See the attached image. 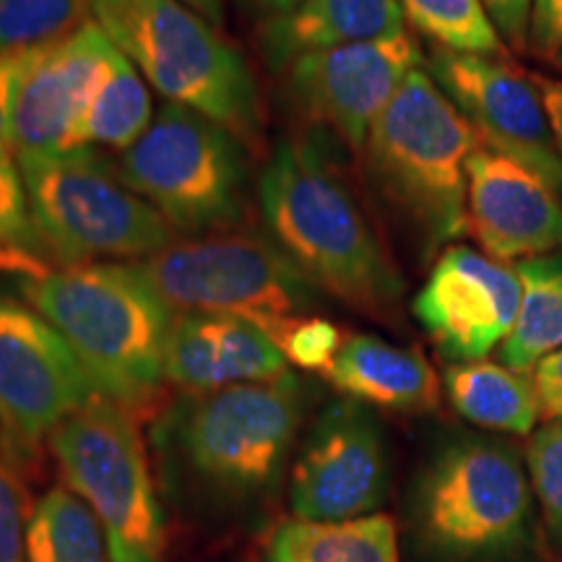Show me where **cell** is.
<instances>
[{
    "label": "cell",
    "mask_w": 562,
    "mask_h": 562,
    "mask_svg": "<svg viewBox=\"0 0 562 562\" xmlns=\"http://www.w3.org/2000/svg\"><path fill=\"white\" fill-rule=\"evenodd\" d=\"M258 201L271 240L321 292L368 315L396 311L402 271L315 140H279Z\"/></svg>",
    "instance_id": "6da1fadb"
},
{
    "label": "cell",
    "mask_w": 562,
    "mask_h": 562,
    "mask_svg": "<svg viewBox=\"0 0 562 562\" xmlns=\"http://www.w3.org/2000/svg\"><path fill=\"white\" fill-rule=\"evenodd\" d=\"M16 284L70 344L100 396L128 412L157 398L175 313L136 263L58 266Z\"/></svg>",
    "instance_id": "7a4b0ae2"
},
{
    "label": "cell",
    "mask_w": 562,
    "mask_h": 562,
    "mask_svg": "<svg viewBox=\"0 0 562 562\" xmlns=\"http://www.w3.org/2000/svg\"><path fill=\"white\" fill-rule=\"evenodd\" d=\"M480 144V131L417 68L372 125L360 157L383 199L432 250L469 232L467 165Z\"/></svg>",
    "instance_id": "3957f363"
},
{
    "label": "cell",
    "mask_w": 562,
    "mask_h": 562,
    "mask_svg": "<svg viewBox=\"0 0 562 562\" xmlns=\"http://www.w3.org/2000/svg\"><path fill=\"white\" fill-rule=\"evenodd\" d=\"M91 19L165 97L258 144L261 100L232 42L178 0H89Z\"/></svg>",
    "instance_id": "277c9868"
},
{
    "label": "cell",
    "mask_w": 562,
    "mask_h": 562,
    "mask_svg": "<svg viewBox=\"0 0 562 562\" xmlns=\"http://www.w3.org/2000/svg\"><path fill=\"white\" fill-rule=\"evenodd\" d=\"M305 414V385L286 372L269 383L191 393L170 414L182 467L224 497H258L277 487Z\"/></svg>",
    "instance_id": "5b68a950"
},
{
    "label": "cell",
    "mask_w": 562,
    "mask_h": 562,
    "mask_svg": "<svg viewBox=\"0 0 562 562\" xmlns=\"http://www.w3.org/2000/svg\"><path fill=\"white\" fill-rule=\"evenodd\" d=\"M16 161L34 224L58 266L144 261L178 240L165 216L133 193L115 165L91 146Z\"/></svg>",
    "instance_id": "8992f818"
},
{
    "label": "cell",
    "mask_w": 562,
    "mask_h": 562,
    "mask_svg": "<svg viewBox=\"0 0 562 562\" xmlns=\"http://www.w3.org/2000/svg\"><path fill=\"white\" fill-rule=\"evenodd\" d=\"M133 193L180 235L237 227L248 211V161L243 144L220 123L165 102L149 131L115 161Z\"/></svg>",
    "instance_id": "52a82bcc"
},
{
    "label": "cell",
    "mask_w": 562,
    "mask_h": 562,
    "mask_svg": "<svg viewBox=\"0 0 562 562\" xmlns=\"http://www.w3.org/2000/svg\"><path fill=\"white\" fill-rule=\"evenodd\" d=\"M66 487L102 526L112 562H165L167 529L133 412L97 396L50 435Z\"/></svg>",
    "instance_id": "ba28073f"
},
{
    "label": "cell",
    "mask_w": 562,
    "mask_h": 562,
    "mask_svg": "<svg viewBox=\"0 0 562 562\" xmlns=\"http://www.w3.org/2000/svg\"><path fill=\"white\" fill-rule=\"evenodd\" d=\"M136 266L175 315H235L263 331L311 315L321 292L269 235L256 232L175 240Z\"/></svg>",
    "instance_id": "9c48e42d"
},
{
    "label": "cell",
    "mask_w": 562,
    "mask_h": 562,
    "mask_svg": "<svg viewBox=\"0 0 562 562\" xmlns=\"http://www.w3.org/2000/svg\"><path fill=\"white\" fill-rule=\"evenodd\" d=\"M531 513V480L510 446L459 440L425 469L414 521L427 550L448 560L505 552L521 539Z\"/></svg>",
    "instance_id": "30bf717a"
},
{
    "label": "cell",
    "mask_w": 562,
    "mask_h": 562,
    "mask_svg": "<svg viewBox=\"0 0 562 562\" xmlns=\"http://www.w3.org/2000/svg\"><path fill=\"white\" fill-rule=\"evenodd\" d=\"M422 63L425 55L409 30L344 42L294 58L284 68L286 94L305 121L331 131L344 146L362 154L372 125Z\"/></svg>",
    "instance_id": "8fae6325"
},
{
    "label": "cell",
    "mask_w": 562,
    "mask_h": 562,
    "mask_svg": "<svg viewBox=\"0 0 562 562\" xmlns=\"http://www.w3.org/2000/svg\"><path fill=\"white\" fill-rule=\"evenodd\" d=\"M117 53L102 26L89 19L68 37L21 55L11 121L13 157L40 159L83 149V117Z\"/></svg>",
    "instance_id": "7c38bea8"
},
{
    "label": "cell",
    "mask_w": 562,
    "mask_h": 562,
    "mask_svg": "<svg viewBox=\"0 0 562 562\" xmlns=\"http://www.w3.org/2000/svg\"><path fill=\"white\" fill-rule=\"evenodd\" d=\"M100 396L58 328L32 305L0 297V422L24 446L50 438Z\"/></svg>",
    "instance_id": "4fadbf2b"
},
{
    "label": "cell",
    "mask_w": 562,
    "mask_h": 562,
    "mask_svg": "<svg viewBox=\"0 0 562 562\" xmlns=\"http://www.w3.org/2000/svg\"><path fill=\"white\" fill-rule=\"evenodd\" d=\"M389 484V451L378 419L351 398L328 404L313 422L292 467V513L305 521L370 516Z\"/></svg>",
    "instance_id": "5bb4252c"
},
{
    "label": "cell",
    "mask_w": 562,
    "mask_h": 562,
    "mask_svg": "<svg viewBox=\"0 0 562 562\" xmlns=\"http://www.w3.org/2000/svg\"><path fill=\"white\" fill-rule=\"evenodd\" d=\"M521 297L516 266L456 243L438 256L412 311L440 355L459 364L484 360L503 347L516 326Z\"/></svg>",
    "instance_id": "9a60e30c"
},
{
    "label": "cell",
    "mask_w": 562,
    "mask_h": 562,
    "mask_svg": "<svg viewBox=\"0 0 562 562\" xmlns=\"http://www.w3.org/2000/svg\"><path fill=\"white\" fill-rule=\"evenodd\" d=\"M469 232L501 263L562 252V206L521 161L482 140L467 165Z\"/></svg>",
    "instance_id": "2e32d148"
},
{
    "label": "cell",
    "mask_w": 562,
    "mask_h": 562,
    "mask_svg": "<svg viewBox=\"0 0 562 562\" xmlns=\"http://www.w3.org/2000/svg\"><path fill=\"white\" fill-rule=\"evenodd\" d=\"M427 74L487 144L552 146L542 97L508 58L435 47Z\"/></svg>",
    "instance_id": "e0dca14e"
},
{
    "label": "cell",
    "mask_w": 562,
    "mask_h": 562,
    "mask_svg": "<svg viewBox=\"0 0 562 562\" xmlns=\"http://www.w3.org/2000/svg\"><path fill=\"white\" fill-rule=\"evenodd\" d=\"M286 357L258 323L235 315H175L167 341V381L188 393H209L286 375Z\"/></svg>",
    "instance_id": "ac0fdd59"
},
{
    "label": "cell",
    "mask_w": 562,
    "mask_h": 562,
    "mask_svg": "<svg viewBox=\"0 0 562 562\" xmlns=\"http://www.w3.org/2000/svg\"><path fill=\"white\" fill-rule=\"evenodd\" d=\"M336 391L364 406L389 412H432L438 378L417 349L372 334H347L334 362L321 372Z\"/></svg>",
    "instance_id": "d6986e66"
},
{
    "label": "cell",
    "mask_w": 562,
    "mask_h": 562,
    "mask_svg": "<svg viewBox=\"0 0 562 562\" xmlns=\"http://www.w3.org/2000/svg\"><path fill=\"white\" fill-rule=\"evenodd\" d=\"M406 19L398 0H307L290 16L258 26L271 68L284 70L302 53L398 34Z\"/></svg>",
    "instance_id": "ffe728a7"
},
{
    "label": "cell",
    "mask_w": 562,
    "mask_h": 562,
    "mask_svg": "<svg viewBox=\"0 0 562 562\" xmlns=\"http://www.w3.org/2000/svg\"><path fill=\"white\" fill-rule=\"evenodd\" d=\"M263 552L266 562H402L396 526L381 513L349 521H281Z\"/></svg>",
    "instance_id": "44dd1931"
},
{
    "label": "cell",
    "mask_w": 562,
    "mask_h": 562,
    "mask_svg": "<svg viewBox=\"0 0 562 562\" xmlns=\"http://www.w3.org/2000/svg\"><path fill=\"white\" fill-rule=\"evenodd\" d=\"M448 402L463 419L497 432L529 435L542 419L539 396L529 372L476 360L446 370Z\"/></svg>",
    "instance_id": "7402d4cb"
},
{
    "label": "cell",
    "mask_w": 562,
    "mask_h": 562,
    "mask_svg": "<svg viewBox=\"0 0 562 562\" xmlns=\"http://www.w3.org/2000/svg\"><path fill=\"white\" fill-rule=\"evenodd\" d=\"M524 284L516 326L501 347L505 368L531 372L562 349V252L516 263Z\"/></svg>",
    "instance_id": "603a6c76"
},
{
    "label": "cell",
    "mask_w": 562,
    "mask_h": 562,
    "mask_svg": "<svg viewBox=\"0 0 562 562\" xmlns=\"http://www.w3.org/2000/svg\"><path fill=\"white\" fill-rule=\"evenodd\" d=\"M26 562H112L100 521L79 495L53 487L26 524Z\"/></svg>",
    "instance_id": "cb8c5ba5"
},
{
    "label": "cell",
    "mask_w": 562,
    "mask_h": 562,
    "mask_svg": "<svg viewBox=\"0 0 562 562\" xmlns=\"http://www.w3.org/2000/svg\"><path fill=\"white\" fill-rule=\"evenodd\" d=\"M154 121L151 91L133 63L117 53L108 79L89 104L81 125V146L128 151Z\"/></svg>",
    "instance_id": "d4e9b609"
},
{
    "label": "cell",
    "mask_w": 562,
    "mask_h": 562,
    "mask_svg": "<svg viewBox=\"0 0 562 562\" xmlns=\"http://www.w3.org/2000/svg\"><path fill=\"white\" fill-rule=\"evenodd\" d=\"M58 269L32 216L30 193L13 151H0V271L34 279Z\"/></svg>",
    "instance_id": "484cf974"
},
{
    "label": "cell",
    "mask_w": 562,
    "mask_h": 562,
    "mask_svg": "<svg viewBox=\"0 0 562 562\" xmlns=\"http://www.w3.org/2000/svg\"><path fill=\"white\" fill-rule=\"evenodd\" d=\"M406 24L422 37L432 40L440 50L508 58L482 0H398Z\"/></svg>",
    "instance_id": "4316f807"
},
{
    "label": "cell",
    "mask_w": 562,
    "mask_h": 562,
    "mask_svg": "<svg viewBox=\"0 0 562 562\" xmlns=\"http://www.w3.org/2000/svg\"><path fill=\"white\" fill-rule=\"evenodd\" d=\"M89 19V0H0V55L40 50Z\"/></svg>",
    "instance_id": "83f0119b"
},
{
    "label": "cell",
    "mask_w": 562,
    "mask_h": 562,
    "mask_svg": "<svg viewBox=\"0 0 562 562\" xmlns=\"http://www.w3.org/2000/svg\"><path fill=\"white\" fill-rule=\"evenodd\" d=\"M269 336L277 341L286 362L313 372L326 370L347 339V334L336 323L318 318V315H297V318L279 323Z\"/></svg>",
    "instance_id": "f1b7e54d"
},
{
    "label": "cell",
    "mask_w": 562,
    "mask_h": 562,
    "mask_svg": "<svg viewBox=\"0 0 562 562\" xmlns=\"http://www.w3.org/2000/svg\"><path fill=\"white\" fill-rule=\"evenodd\" d=\"M526 467L547 524L554 539L562 542V422H550L531 435L526 448Z\"/></svg>",
    "instance_id": "f546056e"
},
{
    "label": "cell",
    "mask_w": 562,
    "mask_h": 562,
    "mask_svg": "<svg viewBox=\"0 0 562 562\" xmlns=\"http://www.w3.org/2000/svg\"><path fill=\"white\" fill-rule=\"evenodd\" d=\"M26 513L24 484L0 456V562H26Z\"/></svg>",
    "instance_id": "4dcf8cb0"
},
{
    "label": "cell",
    "mask_w": 562,
    "mask_h": 562,
    "mask_svg": "<svg viewBox=\"0 0 562 562\" xmlns=\"http://www.w3.org/2000/svg\"><path fill=\"white\" fill-rule=\"evenodd\" d=\"M482 5L508 50L518 55L529 53L533 0H482Z\"/></svg>",
    "instance_id": "1f68e13d"
},
{
    "label": "cell",
    "mask_w": 562,
    "mask_h": 562,
    "mask_svg": "<svg viewBox=\"0 0 562 562\" xmlns=\"http://www.w3.org/2000/svg\"><path fill=\"white\" fill-rule=\"evenodd\" d=\"M487 144V140H484ZM492 149L508 154L516 161H521L526 170H531L539 180L544 182L562 206V154H558L552 146H521V144H487Z\"/></svg>",
    "instance_id": "d6a6232c"
},
{
    "label": "cell",
    "mask_w": 562,
    "mask_h": 562,
    "mask_svg": "<svg viewBox=\"0 0 562 562\" xmlns=\"http://www.w3.org/2000/svg\"><path fill=\"white\" fill-rule=\"evenodd\" d=\"M529 53L552 63L562 53V0H533Z\"/></svg>",
    "instance_id": "836d02e7"
},
{
    "label": "cell",
    "mask_w": 562,
    "mask_h": 562,
    "mask_svg": "<svg viewBox=\"0 0 562 562\" xmlns=\"http://www.w3.org/2000/svg\"><path fill=\"white\" fill-rule=\"evenodd\" d=\"M529 375L533 381V389H537L542 419L562 422V349L544 357Z\"/></svg>",
    "instance_id": "e575fe53"
},
{
    "label": "cell",
    "mask_w": 562,
    "mask_h": 562,
    "mask_svg": "<svg viewBox=\"0 0 562 562\" xmlns=\"http://www.w3.org/2000/svg\"><path fill=\"white\" fill-rule=\"evenodd\" d=\"M21 55H0V151L11 149V121L16 102Z\"/></svg>",
    "instance_id": "d590c367"
},
{
    "label": "cell",
    "mask_w": 562,
    "mask_h": 562,
    "mask_svg": "<svg viewBox=\"0 0 562 562\" xmlns=\"http://www.w3.org/2000/svg\"><path fill=\"white\" fill-rule=\"evenodd\" d=\"M533 87H537L539 97H542L547 125H550L552 149L562 154V79H552V76L529 74Z\"/></svg>",
    "instance_id": "8d00e7d4"
},
{
    "label": "cell",
    "mask_w": 562,
    "mask_h": 562,
    "mask_svg": "<svg viewBox=\"0 0 562 562\" xmlns=\"http://www.w3.org/2000/svg\"><path fill=\"white\" fill-rule=\"evenodd\" d=\"M237 3H240V9H245L248 16L258 21V26H261L269 24V21L290 16V13L297 11L300 5H305L307 0H237Z\"/></svg>",
    "instance_id": "74e56055"
},
{
    "label": "cell",
    "mask_w": 562,
    "mask_h": 562,
    "mask_svg": "<svg viewBox=\"0 0 562 562\" xmlns=\"http://www.w3.org/2000/svg\"><path fill=\"white\" fill-rule=\"evenodd\" d=\"M178 3L188 5V9L199 13L206 21H211L214 26H220L224 21V3L222 0H178Z\"/></svg>",
    "instance_id": "f35d334b"
},
{
    "label": "cell",
    "mask_w": 562,
    "mask_h": 562,
    "mask_svg": "<svg viewBox=\"0 0 562 562\" xmlns=\"http://www.w3.org/2000/svg\"><path fill=\"white\" fill-rule=\"evenodd\" d=\"M554 63H558V66H560V68H562V53H560V55H558V58H554Z\"/></svg>",
    "instance_id": "ab89813d"
}]
</instances>
